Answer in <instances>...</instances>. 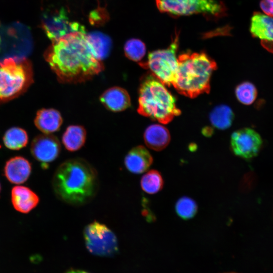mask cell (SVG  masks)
<instances>
[{
    "mask_svg": "<svg viewBox=\"0 0 273 273\" xmlns=\"http://www.w3.org/2000/svg\"><path fill=\"white\" fill-rule=\"evenodd\" d=\"M44 57L62 83L84 82L104 69L87 41L85 32H71L52 41Z\"/></svg>",
    "mask_w": 273,
    "mask_h": 273,
    "instance_id": "obj_1",
    "label": "cell"
},
{
    "mask_svg": "<svg viewBox=\"0 0 273 273\" xmlns=\"http://www.w3.org/2000/svg\"><path fill=\"white\" fill-rule=\"evenodd\" d=\"M99 178L96 169L82 158L66 160L57 168L52 186L57 197L72 206L90 202L97 194Z\"/></svg>",
    "mask_w": 273,
    "mask_h": 273,
    "instance_id": "obj_2",
    "label": "cell"
},
{
    "mask_svg": "<svg viewBox=\"0 0 273 273\" xmlns=\"http://www.w3.org/2000/svg\"><path fill=\"white\" fill-rule=\"evenodd\" d=\"M178 67L172 84L180 94L194 98L209 93L210 79L216 69L215 61L206 53L188 51L177 57Z\"/></svg>",
    "mask_w": 273,
    "mask_h": 273,
    "instance_id": "obj_3",
    "label": "cell"
},
{
    "mask_svg": "<svg viewBox=\"0 0 273 273\" xmlns=\"http://www.w3.org/2000/svg\"><path fill=\"white\" fill-rule=\"evenodd\" d=\"M165 86L151 73L143 78L139 88V114L163 124L180 114L175 98Z\"/></svg>",
    "mask_w": 273,
    "mask_h": 273,
    "instance_id": "obj_4",
    "label": "cell"
},
{
    "mask_svg": "<svg viewBox=\"0 0 273 273\" xmlns=\"http://www.w3.org/2000/svg\"><path fill=\"white\" fill-rule=\"evenodd\" d=\"M33 81V70L29 61L25 58L5 59L0 62V102L18 97Z\"/></svg>",
    "mask_w": 273,
    "mask_h": 273,
    "instance_id": "obj_5",
    "label": "cell"
},
{
    "mask_svg": "<svg viewBox=\"0 0 273 273\" xmlns=\"http://www.w3.org/2000/svg\"><path fill=\"white\" fill-rule=\"evenodd\" d=\"M179 32L175 30L169 46L165 49L150 52L147 61L139 64L149 69L151 74L165 85L170 86L175 81L178 63L176 52L179 46Z\"/></svg>",
    "mask_w": 273,
    "mask_h": 273,
    "instance_id": "obj_6",
    "label": "cell"
},
{
    "mask_svg": "<svg viewBox=\"0 0 273 273\" xmlns=\"http://www.w3.org/2000/svg\"><path fill=\"white\" fill-rule=\"evenodd\" d=\"M159 11L174 18L202 14L206 18L219 19L226 8L220 0H155Z\"/></svg>",
    "mask_w": 273,
    "mask_h": 273,
    "instance_id": "obj_7",
    "label": "cell"
},
{
    "mask_svg": "<svg viewBox=\"0 0 273 273\" xmlns=\"http://www.w3.org/2000/svg\"><path fill=\"white\" fill-rule=\"evenodd\" d=\"M85 244L88 251L100 256H112L118 250L115 234L105 224L94 221L83 231Z\"/></svg>",
    "mask_w": 273,
    "mask_h": 273,
    "instance_id": "obj_8",
    "label": "cell"
},
{
    "mask_svg": "<svg viewBox=\"0 0 273 273\" xmlns=\"http://www.w3.org/2000/svg\"><path fill=\"white\" fill-rule=\"evenodd\" d=\"M41 26L52 41L71 32H85L83 26L70 21L64 8L46 11L42 16Z\"/></svg>",
    "mask_w": 273,
    "mask_h": 273,
    "instance_id": "obj_9",
    "label": "cell"
},
{
    "mask_svg": "<svg viewBox=\"0 0 273 273\" xmlns=\"http://www.w3.org/2000/svg\"><path fill=\"white\" fill-rule=\"evenodd\" d=\"M262 142L260 135L256 130L245 127L232 134L231 148L235 155L245 159H250L258 155Z\"/></svg>",
    "mask_w": 273,
    "mask_h": 273,
    "instance_id": "obj_10",
    "label": "cell"
},
{
    "mask_svg": "<svg viewBox=\"0 0 273 273\" xmlns=\"http://www.w3.org/2000/svg\"><path fill=\"white\" fill-rule=\"evenodd\" d=\"M61 145L54 135L43 133L34 138L30 151L33 157L44 165L54 161L59 156Z\"/></svg>",
    "mask_w": 273,
    "mask_h": 273,
    "instance_id": "obj_11",
    "label": "cell"
},
{
    "mask_svg": "<svg viewBox=\"0 0 273 273\" xmlns=\"http://www.w3.org/2000/svg\"><path fill=\"white\" fill-rule=\"evenodd\" d=\"M250 32L259 38L261 46L273 54V18L259 12H254L251 18Z\"/></svg>",
    "mask_w": 273,
    "mask_h": 273,
    "instance_id": "obj_12",
    "label": "cell"
},
{
    "mask_svg": "<svg viewBox=\"0 0 273 273\" xmlns=\"http://www.w3.org/2000/svg\"><path fill=\"white\" fill-rule=\"evenodd\" d=\"M31 163L25 157L17 156L6 161L4 174L10 183L21 184L27 180L31 174Z\"/></svg>",
    "mask_w": 273,
    "mask_h": 273,
    "instance_id": "obj_13",
    "label": "cell"
},
{
    "mask_svg": "<svg viewBox=\"0 0 273 273\" xmlns=\"http://www.w3.org/2000/svg\"><path fill=\"white\" fill-rule=\"evenodd\" d=\"M11 202L14 209L22 213H28L39 202L38 195L30 188L23 186L14 187L11 192Z\"/></svg>",
    "mask_w": 273,
    "mask_h": 273,
    "instance_id": "obj_14",
    "label": "cell"
},
{
    "mask_svg": "<svg viewBox=\"0 0 273 273\" xmlns=\"http://www.w3.org/2000/svg\"><path fill=\"white\" fill-rule=\"evenodd\" d=\"M153 161L149 151L143 146H138L132 148L124 158L126 169L134 174H141L146 171Z\"/></svg>",
    "mask_w": 273,
    "mask_h": 273,
    "instance_id": "obj_15",
    "label": "cell"
},
{
    "mask_svg": "<svg viewBox=\"0 0 273 273\" xmlns=\"http://www.w3.org/2000/svg\"><path fill=\"white\" fill-rule=\"evenodd\" d=\"M102 104L113 112L122 111L130 106L131 100L128 92L119 86H114L106 90L100 96Z\"/></svg>",
    "mask_w": 273,
    "mask_h": 273,
    "instance_id": "obj_16",
    "label": "cell"
},
{
    "mask_svg": "<svg viewBox=\"0 0 273 273\" xmlns=\"http://www.w3.org/2000/svg\"><path fill=\"white\" fill-rule=\"evenodd\" d=\"M144 139L148 147L159 151L163 150L169 144L170 134L165 126L154 124L146 129L144 133Z\"/></svg>",
    "mask_w": 273,
    "mask_h": 273,
    "instance_id": "obj_17",
    "label": "cell"
},
{
    "mask_svg": "<svg viewBox=\"0 0 273 273\" xmlns=\"http://www.w3.org/2000/svg\"><path fill=\"white\" fill-rule=\"evenodd\" d=\"M63 122L60 113L54 109L38 110L34 119L36 127L42 132L51 134L58 130Z\"/></svg>",
    "mask_w": 273,
    "mask_h": 273,
    "instance_id": "obj_18",
    "label": "cell"
},
{
    "mask_svg": "<svg viewBox=\"0 0 273 273\" xmlns=\"http://www.w3.org/2000/svg\"><path fill=\"white\" fill-rule=\"evenodd\" d=\"M87 41L95 55L102 61L107 58L112 48V41L107 35L98 31L86 34Z\"/></svg>",
    "mask_w": 273,
    "mask_h": 273,
    "instance_id": "obj_19",
    "label": "cell"
},
{
    "mask_svg": "<svg viewBox=\"0 0 273 273\" xmlns=\"http://www.w3.org/2000/svg\"><path fill=\"white\" fill-rule=\"evenodd\" d=\"M86 135V130L83 126L70 125L66 128L62 136V143L67 150L76 151L83 146Z\"/></svg>",
    "mask_w": 273,
    "mask_h": 273,
    "instance_id": "obj_20",
    "label": "cell"
},
{
    "mask_svg": "<svg viewBox=\"0 0 273 273\" xmlns=\"http://www.w3.org/2000/svg\"><path fill=\"white\" fill-rule=\"evenodd\" d=\"M209 119L215 127L224 130L232 125L234 119V114L229 106L221 105L216 106L211 111Z\"/></svg>",
    "mask_w": 273,
    "mask_h": 273,
    "instance_id": "obj_21",
    "label": "cell"
},
{
    "mask_svg": "<svg viewBox=\"0 0 273 273\" xmlns=\"http://www.w3.org/2000/svg\"><path fill=\"white\" fill-rule=\"evenodd\" d=\"M28 141V137L26 131L18 127L9 129L3 136L5 146L12 150H18L25 147Z\"/></svg>",
    "mask_w": 273,
    "mask_h": 273,
    "instance_id": "obj_22",
    "label": "cell"
},
{
    "mask_svg": "<svg viewBox=\"0 0 273 273\" xmlns=\"http://www.w3.org/2000/svg\"><path fill=\"white\" fill-rule=\"evenodd\" d=\"M140 184L145 192L149 194H155L162 189L164 180L158 171L152 169L142 176Z\"/></svg>",
    "mask_w": 273,
    "mask_h": 273,
    "instance_id": "obj_23",
    "label": "cell"
},
{
    "mask_svg": "<svg viewBox=\"0 0 273 273\" xmlns=\"http://www.w3.org/2000/svg\"><path fill=\"white\" fill-rule=\"evenodd\" d=\"M124 51L128 59L140 63L146 54V47L141 40L131 38L125 43Z\"/></svg>",
    "mask_w": 273,
    "mask_h": 273,
    "instance_id": "obj_24",
    "label": "cell"
},
{
    "mask_svg": "<svg viewBox=\"0 0 273 273\" xmlns=\"http://www.w3.org/2000/svg\"><path fill=\"white\" fill-rule=\"evenodd\" d=\"M177 215L184 220L193 218L198 211L196 201L191 198L184 196L180 198L175 205Z\"/></svg>",
    "mask_w": 273,
    "mask_h": 273,
    "instance_id": "obj_25",
    "label": "cell"
},
{
    "mask_svg": "<svg viewBox=\"0 0 273 273\" xmlns=\"http://www.w3.org/2000/svg\"><path fill=\"white\" fill-rule=\"evenodd\" d=\"M235 95L240 103L245 105H250L257 98V90L252 82L244 81L236 86Z\"/></svg>",
    "mask_w": 273,
    "mask_h": 273,
    "instance_id": "obj_26",
    "label": "cell"
},
{
    "mask_svg": "<svg viewBox=\"0 0 273 273\" xmlns=\"http://www.w3.org/2000/svg\"><path fill=\"white\" fill-rule=\"evenodd\" d=\"M109 19V15L105 8L99 6L89 14V22L95 26H101Z\"/></svg>",
    "mask_w": 273,
    "mask_h": 273,
    "instance_id": "obj_27",
    "label": "cell"
},
{
    "mask_svg": "<svg viewBox=\"0 0 273 273\" xmlns=\"http://www.w3.org/2000/svg\"><path fill=\"white\" fill-rule=\"evenodd\" d=\"M259 6L265 15L273 18V0H261Z\"/></svg>",
    "mask_w": 273,
    "mask_h": 273,
    "instance_id": "obj_28",
    "label": "cell"
},
{
    "mask_svg": "<svg viewBox=\"0 0 273 273\" xmlns=\"http://www.w3.org/2000/svg\"><path fill=\"white\" fill-rule=\"evenodd\" d=\"M202 133L206 136H210L213 133V130L210 127H206L202 130Z\"/></svg>",
    "mask_w": 273,
    "mask_h": 273,
    "instance_id": "obj_29",
    "label": "cell"
},
{
    "mask_svg": "<svg viewBox=\"0 0 273 273\" xmlns=\"http://www.w3.org/2000/svg\"><path fill=\"white\" fill-rule=\"evenodd\" d=\"M66 273H89L85 271L79 270H72L68 271Z\"/></svg>",
    "mask_w": 273,
    "mask_h": 273,
    "instance_id": "obj_30",
    "label": "cell"
},
{
    "mask_svg": "<svg viewBox=\"0 0 273 273\" xmlns=\"http://www.w3.org/2000/svg\"><path fill=\"white\" fill-rule=\"evenodd\" d=\"M1 184H0V194H1Z\"/></svg>",
    "mask_w": 273,
    "mask_h": 273,
    "instance_id": "obj_31",
    "label": "cell"
},
{
    "mask_svg": "<svg viewBox=\"0 0 273 273\" xmlns=\"http://www.w3.org/2000/svg\"><path fill=\"white\" fill-rule=\"evenodd\" d=\"M225 273H236V272H225Z\"/></svg>",
    "mask_w": 273,
    "mask_h": 273,
    "instance_id": "obj_32",
    "label": "cell"
},
{
    "mask_svg": "<svg viewBox=\"0 0 273 273\" xmlns=\"http://www.w3.org/2000/svg\"><path fill=\"white\" fill-rule=\"evenodd\" d=\"M0 41H1V40H0Z\"/></svg>",
    "mask_w": 273,
    "mask_h": 273,
    "instance_id": "obj_33",
    "label": "cell"
}]
</instances>
